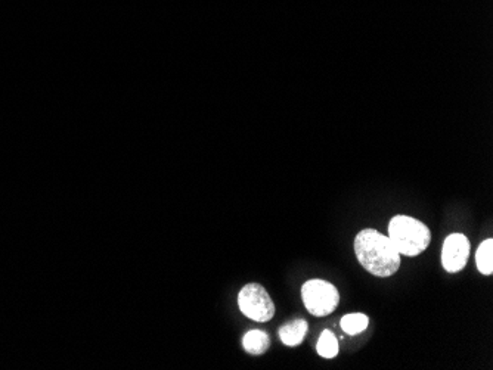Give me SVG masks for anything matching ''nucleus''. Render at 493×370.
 Listing matches in <instances>:
<instances>
[{
    "label": "nucleus",
    "mask_w": 493,
    "mask_h": 370,
    "mask_svg": "<svg viewBox=\"0 0 493 370\" xmlns=\"http://www.w3.org/2000/svg\"><path fill=\"white\" fill-rule=\"evenodd\" d=\"M475 264L482 275L490 276L493 273V239H486L478 247L475 252Z\"/></svg>",
    "instance_id": "nucleus-8"
},
{
    "label": "nucleus",
    "mask_w": 493,
    "mask_h": 370,
    "mask_svg": "<svg viewBox=\"0 0 493 370\" xmlns=\"http://www.w3.org/2000/svg\"><path fill=\"white\" fill-rule=\"evenodd\" d=\"M355 254L362 267L374 276L389 278L400 267V254L389 236L375 229H365L355 238Z\"/></svg>",
    "instance_id": "nucleus-1"
},
{
    "label": "nucleus",
    "mask_w": 493,
    "mask_h": 370,
    "mask_svg": "<svg viewBox=\"0 0 493 370\" xmlns=\"http://www.w3.org/2000/svg\"><path fill=\"white\" fill-rule=\"evenodd\" d=\"M309 331V324L304 319H294L279 329V338L287 347H297L303 343Z\"/></svg>",
    "instance_id": "nucleus-6"
},
{
    "label": "nucleus",
    "mask_w": 493,
    "mask_h": 370,
    "mask_svg": "<svg viewBox=\"0 0 493 370\" xmlns=\"http://www.w3.org/2000/svg\"><path fill=\"white\" fill-rule=\"evenodd\" d=\"M302 298L307 311L316 317L331 315L340 303V294L334 285L320 279L307 280L302 288Z\"/></svg>",
    "instance_id": "nucleus-3"
},
{
    "label": "nucleus",
    "mask_w": 493,
    "mask_h": 370,
    "mask_svg": "<svg viewBox=\"0 0 493 370\" xmlns=\"http://www.w3.org/2000/svg\"><path fill=\"white\" fill-rule=\"evenodd\" d=\"M389 239L400 255L417 257L428 248L431 233L422 221L400 214L389 223Z\"/></svg>",
    "instance_id": "nucleus-2"
},
{
    "label": "nucleus",
    "mask_w": 493,
    "mask_h": 370,
    "mask_svg": "<svg viewBox=\"0 0 493 370\" xmlns=\"http://www.w3.org/2000/svg\"><path fill=\"white\" fill-rule=\"evenodd\" d=\"M470 240L462 233L449 235L442 248V266L447 273H458L467 266L470 257Z\"/></svg>",
    "instance_id": "nucleus-5"
},
{
    "label": "nucleus",
    "mask_w": 493,
    "mask_h": 370,
    "mask_svg": "<svg viewBox=\"0 0 493 370\" xmlns=\"http://www.w3.org/2000/svg\"><path fill=\"white\" fill-rule=\"evenodd\" d=\"M238 306L248 319L264 323L275 316L271 295L259 283H248L238 295Z\"/></svg>",
    "instance_id": "nucleus-4"
},
{
    "label": "nucleus",
    "mask_w": 493,
    "mask_h": 370,
    "mask_svg": "<svg viewBox=\"0 0 493 370\" xmlns=\"http://www.w3.org/2000/svg\"><path fill=\"white\" fill-rule=\"evenodd\" d=\"M342 329L349 335H359L370 326V319L363 313H351L342 319Z\"/></svg>",
    "instance_id": "nucleus-9"
},
{
    "label": "nucleus",
    "mask_w": 493,
    "mask_h": 370,
    "mask_svg": "<svg viewBox=\"0 0 493 370\" xmlns=\"http://www.w3.org/2000/svg\"><path fill=\"white\" fill-rule=\"evenodd\" d=\"M244 350L252 355L264 354L271 347V338L263 331H250L243 338Z\"/></svg>",
    "instance_id": "nucleus-7"
},
{
    "label": "nucleus",
    "mask_w": 493,
    "mask_h": 370,
    "mask_svg": "<svg viewBox=\"0 0 493 370\" xmlns=\"http://www.w3.org/2000/svg\"><path fill=\"white\" fill-rule=\"evenodd\" d=\"M316 350L320 357L323 359H334L338 354V341L337 336L331 331H323L318 339Z\"/></svg>",
    "instance_id": "nucleus-10"
}]
</instances>
